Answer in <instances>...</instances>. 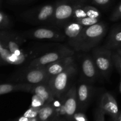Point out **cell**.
Instances as JSON below:
<instances>
[{"mask_svg":"<svg viewBox=\"0 0 121 121\" xmlns=\"http://www.w3.org/2000/svg\"><path fill=\"white\" fill-rule=\"evenodd\" d=\"M107 33V26L103 22L85 27L74 50L88 52L99 44Z\"/></svg>","mask_w":121,"mask_h":121,"instance_id":"obj_1","label":"cell"},{"mask_svg":"<svg viewBox=\"0 0 121 121\" xmlns=\"http://www.w3.org/2000/svg\"><path fill=\"white\" fill-rule=\"evenodd\" d=\"M89 0H59L56 2L51 26L62 28L72 20L76 9L82 5L87 4Z\"/></svg>","mask_w":121,"mask_h":121,"instance_id":"obj_2","label":"cell"},{"mask_svg":"<svg viewBox=\"0 0 121 121\" xmlns=\"http://www.w3.org/2000/svg\"><path fill=\"white\" fill-rule=\"evenodd\" d=\"M76 72L77 66L74 63L63 72L52 77L48 80L47 84L56 99L60 100L66 94L69 89L70 80Z\"/></svg>","mask_w":121,"mask_h":121,"instance_id":"obj_3","label":"cell"},{"mask_svg":"<svg viewBox=\"0 0 121 121\" xmlns=\"http://www.w3.org/2000/svg\"><path fill=\"white\" fill-rule=\"evenodd\" d=\"M56 2L31 8L23 12L21 17L23 20L33 24L50 25L54 15Z\"/></svg>","mask_w":121,"mask_h":121,"instance_id":"obj_4","label":"cell"},{"mask_svg":"<svg viewBox=\"0 0 121 121\" xmlns=\"http://www.w3.org/2000/svg\"><path fill=\"white\" fill-rule=\"evenodd\" d=\"M21 35L24 38L47 41H64L66 40V37L63 31L57 27H46L31 29L23 32Z\"/></svg>","mask_w":121,"mask_h":121,"instance_id":"obj_5","label":"cell"},{"mask_svg":"<svg viewBox=\"0 0 121 121\" xmlns=\"http://www.w3.org/2000/svg\"><path fill=\"white\" fill-rule=\"evenodd\" d=\"M50 78L44 67H31L22 70L15 73L11 80L17 83H26L31 85L47 83Z\"/></svg>","mask_w":121,"mask_h":121,"instance_id":"obj_6","label":"cell"},{"mask_svg":"<svg viewBox=\"0 0 121 121\" xmlns=\"http://www.w3.org/2000/svg\"><path fill=\"white\" fill-rule=\"evenodd\" d=\"M60 100V106L56 109V118L65 117L69 120L73 121V117L78 108L77 87L73 85Z\"/></svg>","mask_w":121,"mask_h":121,"instance_id":"obj_7","label":"cell"},{"mask_svg":"<svg viewBox=\"0 0 121 121\" xmlns=\"http://www.w3.org/2000/svg\"><path fill=\"white\" fill-rule=\"evenodd\" d=\"M112 53L113 50L108 49L104 46L95 47L92 53V56L99 73L107 79L111 75L113 65Z\"/></svg>","mask_w":121,"mask_h":121,"instance_id":"obj_8","label":"cell"},{"mask_svg":"<svg viewBox=\"0 0 121 121\" xmlns=\"http://www.w3.org/2000/svg\"><path fill=\"white\" fill-rule=\"evenodd\" d=\"M73 55H74V50L73 48L63 46L55 50L47 52L41 56L33 59L30 62L27 67L31 68V67H43L52 63L55 62L63 58L72 56Z\"/></svg>","mask_w":121,"mask_h":121,"instance_id":"obj_9","label":"cell"},{"mask_svg":"<svg viewBox=\"0 0 121 121\" xmlns=\"http://www.w3.org/2000/svg\"><path fill=\"white\" fill-rule=\"evenodd\" d=\"M85 27L79 22L72 20L66 24L62 28L63 30V31L66 37V40H67L69 45L74 50Z\"/></svg>","mask_w":121,"mask_h":121,"instance_id":"obj_10","label":"cell"},{"mask_svg":"<svg viewBox=\"0 0 121 121\" xmlns=\"http://www.w3.org/2000/svg\"><path fill=\"white\" fill-rule=\"evenodd\" d=\"M82 76L87 83H93L98 78V70L92 56L85 55L81 61Z\"/></svg>","mask_w":121,"mask_h":121,"instance_id":"obj_11","label":"cell"},{"mask_svg":"<svg viewBox=\"0 0 121 121\" xmlns=\"http://www.w3.org/2000/svg\"><path fill=\"white\" fill-rule=\"evenodd\" d=\"M99 108L105 115L110 116L113 121L117 119L120 112L115 98L109 92H106L102 96Z\"/></svg>","mask_w":121,"mask_h":121,"instance_id":"obj_12","label":"cell"},{"mask_svg":"<svg viewBox=\"0 0 121 121\" xmlns=\"http://www.w3.org/2000/svg\"><path fill=\"white\" fill-rule=\"evenodd\" d=\"M76 57L74 55L66 57L57 61L43 66L46 73L50 79L52 77L59 74L68 68L70 65L75 63Z\"/></svg>","mask_w":121,"mask_h":121,"instance_id":"obj_13","label":"cell"},{"mask_svg":"<svg viewBox=\"0 0 121 121\" xmlns=\"http://www.w3.org/2000/svg\"><path fill=\"white\" fill-rule=\"evenodd\" d=\"M92 87L89 83L84 82L79 84L77 87V98L78 108L85 109L88 105L92 95Z\"/></svg>","mask_w":121,"mask_h":121,"instance_id":"obj_14","label":"cell"},{"mask_svg":"<svg viewBox=\"0 0 121 121\" xmlns=\"http://www.w3.org/2000/svg\"><path fill=\"white\" fill-rule=\"evenodd\" d=\"M104 47L113 51L121 48V25L112 27Z\"/></svg>","mask_w":121,"mask_h":121,"instance_id":"obj_15","label":"cell"},{"mask_svg":"<svg viewBox=\"0 0 121 121\" xmlns=\"http://www.w3.org/2000/svg\"><path fill=\"white\" fill-rule=\"evenodd\" d=\"M100 11L94 6L87 4L79 6L74 13L72 20H76L83 18H100ZM71 20V21H72Z\"/></svg>","mask_w":121,"mask_h":121,"instance_id":"obj_16","label":"cell"},{"mask_svg":"<svg viewBox=\"0 0 121 121\" xmlns=\"http://www.w3.org/2000/svg\"><path fill=\"white\" fill-rule=\"evenodd\" d=\"M30 93L41 97L45 100L46 104L52 102L56 99L55 96L47 83L33 85Z\"/></svg>","mask_w":121,"mask_h":121,"instance_id":"obj_17","label":"cell"},{"mask_svg":"<svg viewBox=\"0 0 121 121\" xmlns=\"http://www.w3.org/2000/svg\"><path fill=\"white\" fill-rule=\"evenodd\" d=\"M33 85L26 83H5L0 85V95L7 94L14 92H30Z\"/></svg>","mask_w":121,"mask_h":121,"instance_id":"obj_18","label":"cell"},{"mask_svg":"<svg viewBox=\"0 0 121 121\" xmlns=\"http://www.w3.org/2000/svg\"><path fill=\"white\" fill-rule=\"evenodd\" d=\"M38 118L39 121H53L56 118V107L53 101L46 104L40 110Z\"/></svg>","mask_w":121,"mask_h":121,"instance_id":"obj_19","label":"cell"},{"mask_svg":"<svg viewBox=\"0 0 121 121\" xmlns=\"http://www.w3.org/2000/svg\"><path fill=\"white\" fill-rule=\"evenodd\" d=\"M100 18H91V17H86L83 18L78 19V20H73L76 22H79L81 25H82L84 27H88V26H92L95 24L98 23L100 22Z\"/></svg>","mask_w":121,"mask_h":121,"instance_id":"obj_20","label":"cell"},{"mask_svg":"<svg viewBox=\"0 0 121 121\" xmlns=\"http://www.w3.org/2000/svg\"><path fill=\"white\" fill-rule=\"evenodd\" d=\"M46 104L45 100L41 97L37 95H33L31 99V104L30 106L34 108H42Z\"/></svg>","mask_w":121,"mask_h":121,"instance_id":"obj_21","label":"cell"},{"mask_svg":"<svg viewBox=\"0 0 121 121\" xmlns=\"http://www.w3.org/2000/svg\"><path fill=\"white\" fill-rule=\"evenodd\" d=\"M112 60H113V66L115 67L119 74L121 76V57L115 50L112 53Z\"/></svg>","mask_w":121,"mask_h":121,"instance_id":"obj_22","label":"cell"},{"mask_svg":"<svg viewBox=\"0 0 121 121\" xmlns=\"http://www.w3.org/2000/svg\"><path fill=\"white\" fill-rule=\"evenodd\" d=\"M41 108H34L30 106L29 109H28V110L24 113L23 115L28 118V119L36 118V117H38V115H39V113Z\"/></svg>","mask_w":121,"mask_h":121,"instance_id":"obj_23","label":"cell"},{"mask_svg":"<svg viewBox=\"0 0 121 121\" xmlns=\"http://www.w3.org/2000/svg\"><path fill=\"white\" fill-rule=\"evenodd\" d=\"M110 20L112 22H115L121 19V2L115 8L109 17Z\"/></svg>","mask_w":121,"mask_h":121,"instance_id":"obj_24","label":"cell"},{"mask_svg":"<svg viewBox=\"0 0 121 121\" xmlns=\"http://www.w3.org/2000/svg\"><path fill=\"white\" fill-rule=\"evenodd\" d=\"M10 26L9 18L5 13L0 11V29L8 28Z\"/></svg>","mask_w":121,"mask_h":121,"instance_id":"obj_25","label":"cell"},{"mask_svg":"<svg viewBox=\"0 0 121 121\" xmlns=\"http://www.w3.org/2000/svg\"><path fill=\"white\" fill-rule=\"evenodd\" d=\"M112 0H91L92 4L98 7L105 8L108 7L111 3Z\"/></svg>","mask_w":121,"mask_h":121,"instance_id":"obj_26","label":"cell"},{"mask_svg":"<svg viewBox=\"0 0 121 121\" xmlns=\"http://www.w3.org/2000/svg\"><path fill=\"white\" fill-rule=\"evenodd\" d=\"M73 121H88L85 113L81 112H76L73 117Z\"/></svg>","mask_w":121,"mask_h":121,"instance_id":"obj_27","label":"cell"},{"mask_svg":"<svg viewBox=\"0 0 121 121\" xmlns=\"http://www.w3.org/2000/svg\"><path fill=\"white\" fill-rule=\"evenodd\" d=\"M105 113L99 107L95 112V121H105Z\"/></svg>","mask_w":121,"mask_h":121,"instance_id":"obj_28","label":"cell"},{"mask_svg":"<svg viewBox=\"0 0 121 121\" xmlns=\"http://www.w3.org/2000/svg\"><path fill=\"white\" fill-rule=\"evenodd\" d=\"M9 31H0V39H2L7 35L9 34Z\"/></svg>","mask_w":121,"mask_h":121,"instance_id":"obj_29","label":"cell"},{"mask_svg":"<svg viewBox=\"0 0 121 121\" xmlns=\"http://www.w3.org/2000/svg\"><path fill=\"white\" fill-rule=\"evenodd\" d=\"M30 120V119H28L27 117H24V115H22V117H21L20 118H18L17 121H28Z\"/></svg>","mask_w":121,"mask_h":121,"instance_id":"obj_30","label":"cell"},{"mask_svg":"<svg viewBox=\"0 0 121 121\" xmlns=\"http://www.w3.org/2000/svg\"><path fill=\"white\" fill-rule=\"evenodd\" d=\"M11 1L14 3H20V2H23L25 1H29V0H11Z\"/></svg>","mask_w":121,"mask_h":121,"instance_id":"obj_31","label":"cell"},{"mask_svg":"<svg viewBox=\"0 0 121 121\" xmlns=\"http://www.w3.org/2000/svg\"><path fill=\"white\" fill-rule=\"evenodd\" d=\"M2 39H0V51L1 50V49H2V48H3L4 46V44L3 40H2Z\"/></svg>","mask_w":121,"mask_h":121,"instance_id":"obj_32","label":"cell"},{"mask_svg":"<svg viewBox=\"0 0 121 121\" xmlns=\"http://www.w3.org/2000/svg\"><path fill=\"white\" fill-rule=\"evenodd\" d=\"M113 121H121V112H119V115H118V117L117 118V119Z\"/></svg>","mask_w":121,"mask_h":121,"instance_id":"obj_33","label":"cell"},{"mask_svg":"<svg viewBox=\"0 0 121 121\" xmlns=\"http://www.w3.org/2000/svg\"><path fill=\"white\" fill-rule=\"evenodd\" d=\"M28 121H39V118L38 117H36V118H31V119H30V120Z\"/></svg>","mask_w":121,"mask_h":121,"instance_id":"obj_34","label":"cell"},{"mask_svg":"<svg viewBox=\"0 0 121 121\" xmlns=\"http://www.w3.org/2000/svg\"><path fill=\"white\" fill-rule=\"evenodd\" d=\"M115 51L117 52V53H118V54L121 57V48H118V49L116 50Z\"/></svg>","mask_w":121,"mask_h":121,"instance_id":"obj_35","label":"cell"},{"mask_svg":"<svg viewBox=\"0 0 121 121\" xmlns=\"http://www.w3.org/2000/svg\"><path fill=\"white\" fill-rule=\"evenodd\" d=\"M53 121H62L60 119H59V118H55V119H54Z\"/></svg>","mask_w":121,"mask_h":121,"instance_id":"obj_36","label":"cell"},{"mask_svg":"<svg viewBox=\"0 0 121 121\" xmlns=\"http://www.w3.org/2000/svg\"><path fill=\"white\" fill-rule=\"evenodd\" d=\"M119 91H120V92L121 93V82L120 83V85H119Z\"/></svg>","mask_w":121,"mask_h":121,"instance_id":"obj_37","label":"cell"},{"mask_svg":"<svg viewBox=\"0 0 121 121\" xmlns=\"http://www.w3.org/2000/svg\"><path fill=\"white\" fill-rule=\"evenodd\" d=\"M2 62V60H1V58H0V64H1Z\"/></svg>","mask_w":121,"mask_h":121,"instance_id":"obj_38","label":"cell"},{"mask_svg":"<svg viewBox=\"0 0 121 121\" xmlns=\"http://www.w3.org/2000/svg\"></svg>","mask_w":121,"mask_h":121,"instance_id":"obj_39","label":"cell"}]
</instances>
